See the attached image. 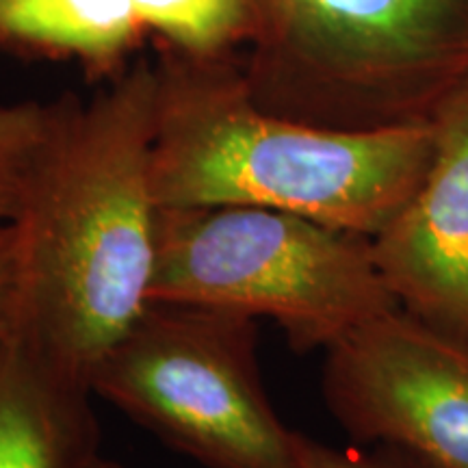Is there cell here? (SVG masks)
<instances>
[{"label": "cell", "mask_w": 468, "mask_h": 468, "mask_svg": "<svg viewBox=\"0 0 468 468\" xmlns=\"http://www.w3.org/2000/svg\"><path fill=\"white\" fill-rule=\"evenodd\" d=\"M159 69L145 63L69 104L17 226V332L50 371L91 393L109 349L150 306L159 204L152 150ZM93 395V393H91Z\"/></svg>", "instance_id": "1"}, {"label": "cell", "mask_w": 468, "mask_h": 468, "mask_svg": "<svg viewBox=\"0 0 468 468\" xmlns=\"http://www.w3.org/2000/svg\"><path fill=\"white\" fill-rule=\"evenodd\" d=\"M434 122L343 131L271 113L218 58L159 69L152 191L159 208L243 204L376 237L430 167Z\"/></svg>", "instance_id": "2"}, {"label": "cell", "mask_w": 468, "mask_h": 468, "mask_svg": "<svg viewBox=\"0 0 468 468\" xmlns=\"http://www.w3.org/2000/svg\"><path fill=\"white\" fill-rule=\"evenodd\" d=\"M150 302L269 319L300 354L399 306L371 237L243 204L159 208Z\"/></svg>", "instance_id": "3"}, {"label": "cell", "mask_w": 468, "mask_h": 468, "mask_svg": "<svg viewBox=\"0 0 468 468\" xmlns=\"http://www.w3.org/2000/svg\"><path fill=\"white\" fill-rule=\"evenodd\" d=\"M91 393L207 468H292L295 431L269 401L259 321L243 314L150 302Z\"/></svg>", "instance_id": "4"}, {"label": "cell", "mask_w": 468, "mask_h": 468, "mask_svg": "<svg viewBox=\"0 0 468 468\" xmlns=\"http://www.w3.org/2000/svg\"><path fill=\"white\" fill-rule=\"evenodd\" d=\"M297 35L245 76L251 98L306 124L371 131L434 122L458 93L436 69L453 0H265Z\"/></svg>", "instance_id": "5"}, {"label": "cell", "mask_w": 468, "mask_h": 468, "mask_svg": "<svg viewBox=\"0 0 468 468\" xmlns=\"http://www.w3.org/2000/svg\"><path fill=\"white\" fill-rule=\"evenodd\" d=\"M324 354L325 406L356 442L468 468V336L397 306Z\"/></svg>", "instance_id": "6"}, {"label": "cell", "mask_w": 468, "mask_h": 468, "mask_svg": "<svg viewBox=\"0 0 468 468\" xmlns=\"http://www.w3.org/2000/svg\"><path fill=\"white\" fill-rule=\"evenodd\" d=\"M419 189L382 232L373 256L397 303L468 336V87L436 115Z\"/></svg>", "instance_id": "7"}, {"label": "cell", "mask_w": 468, "mask_h": 468, "mask_svg": "<svg viewBox=\"0 0 468 468\" xmlns=\"http://www.w3.org/2000/svg\"><path fill=\"white\" fill-rule=\"evenodd\" d=\"M93 395L14 335L0 345V468H87L101 455Z\"/></svg>", "instance_id": "8"}, {"label": "cell", "mask_w": 468, "mask_h": 468, "mask_svg": "<svg viewBox=\"0 0 468 468\" xmlns=\"http://www.w3.org/2000/svg\"><path fill=\"white\" fill-rule=\"evenodd\" d=\"M142 28L133 0H0V52L72 57L93 79L120 69Z\"/></svg>", "instance_id": "9"}, {"label": "cell", "mask_w": 468, "mask_h": 468, "mask_svg": "<svg viewBox=\"0 0 468 468\" xmlns=\"http://www.w3.org/2000/svg\"><path fill=\"white\" fill-rule=\"evenodd\" d=\"M72 98L0 102V224L20 218L35 174Z\"/></svg>", "instance_id": "10"}, {"label": "cell", "mask_w": 468, "mask_h": 468, "mask_svg": "<svg viewBox=\"0 0 468 468\" xmlns=\"http://www.w3.org/2000/svg\"><path fill=\"white\" fill-rule=\"evenodd\" d=\"M139 22L191 58H218L250 27V0H133Z\"/></svg>", "instance_id": "11"}, {"label": "cell", "mask_w": 468, "mask_h": 468, "mask_svg": "<svg viewBox=\"0 0 468 468\" xmlns=\"http://www.w3.org/2000/svg\"><path fill=\"white\" fill-rule=\"evenodd\" d=\"M292 468H425L408 455L379 447L367 453L360 449H336L295 431Z\"/></svg>", "instance_id": "12"}, {"label": "cell", "mask_w": 468, "mask_h": 468, "mask_svg": "<svg viewBox=\"0 0 468 468\" xmlns=\"http://www.w3.org/2000/svg\"><path fill=\"white\" fill-rule=\"evenodd\" d=\"M20 319V237L14 221L0 224V345L17 332Z\"/></svg>", "instance_id": "13"}, {"label": "cell", "mask_w": 468, "mask_h": 468, "mask_svg": "<svg viewBox=\"0 0 468 468\" xmlns=\"http://www.w3.org/2000/svg\"><path fill=\"white\" fill-rule=\"evenodd\" d=\"M87 468H124V466L117 464L115 460H109V458H102V455H98V458L93 460Z\"/></svg>", "instance_id": "14"}]
</instances>
